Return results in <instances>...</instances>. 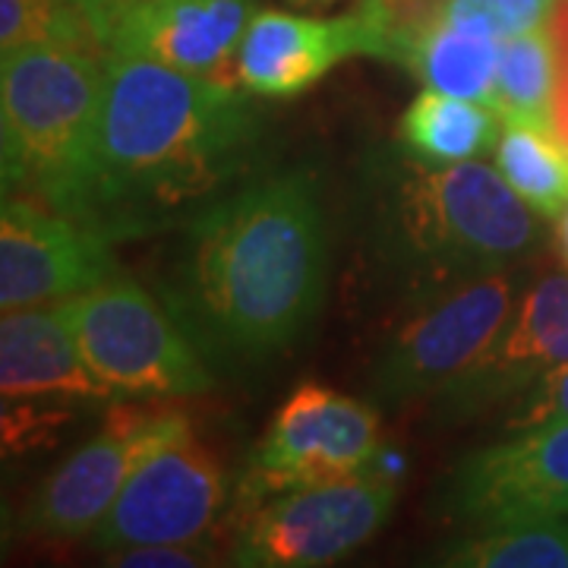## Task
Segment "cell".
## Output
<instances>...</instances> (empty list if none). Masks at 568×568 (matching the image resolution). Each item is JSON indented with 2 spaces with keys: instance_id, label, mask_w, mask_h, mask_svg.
Masks as SVG:
<instances>
[{
  "instance_id": "1",
  "label": "cell",
  "mask_w": 568,
  "mask_h": 568,
  "mask_svg": "<svg viewBox=\"0 0 568 568\" xmlns=\"http://www.w3.org/2000/svg\"><path fill=\"white\" fill-rule=\"evenodd\" d=\"M328 282L320 181L291 168L244 181L186 224L164 306L205 361L253 366L297 345Z\"/></svg>"
},
{
  "instance_id": "2",
  "label": "cell",
  "mask_w": 568,
  "mask_h": 568,
  "mask_svg": "<svg viewBox=\"0 0 568 568\" xmlns=\"http://www.w3.org/2000/svg\"><path fill=\"white\" fill-rule=\"evenodd\" d=\"M263 133V111L241 85L111 51L73 219L121 241L164 227L250 174Z\"/></svg>"
},
{
  "instance_id": "3",
  "label": "cell",
  "mask_w": 568,
  "mask_h": 568,
  "mask_svg": "<svg viewBox=\"0 0 568 568\" xmlns=\"http://www.w3.org/2000/svg\"><path fill=\"white\" fill-rule=\"evenodd\" d=\"M373 250L392 282L424 304L458 284L508 272L544 241L540 219L480 162H398L379 174Z\"/></svg>"
},
{
  "instance_id": "4",
  "label": "cell",
  "mask_w": 568,
  "mask_h": 568,
  "mask_svg": "<svg viewBox=\"0 0 568 568\" xmlns=\"http://www.w3.org/2000/svg\"><path fill=\"white\" fill-rule=\"evenodd\" d=\"M108 54L39 41L3 54V196L77 215L102 111Z\"/></svg>"
},
{
  "instance_id": "5",
  "label": "cell",
  "mask_w": 568,
  "mask_h": 568,
  "mask_svg": "<svg viewBox=\"0 0 568 568\" xmlns=\"http://www.w3.org/2000/svg\"><path fill=\"white\" fill-rule=\"evenodd\" d=\"M89 369L118 395L186 398L215 376L178 316L140 284L108 278L58 304Z\"/></svg>"
},
{
  "instance_id": "6",
  "label": "cell",
  "mask_w": 568,
  "mask_h": 568,
  "mask_svg": "<svg viewBox=\"0 0 568 568\" xmlns=\"http://www.w3.org/2000/svg\"><path fill=\"white\" fill-rule=\"evenodd\" d=\"M398 499L395 477L357 470L351 477L287 489L231 515V562L244 568H316L373 540Z\"/></svg>"
},
{
  "instance_id": "7",
  "label": "cell",
  "mask_w": 568,
  "mask_h": 568,
  "mask_svg": "<svg viewBox=\"0 0 568 568\" xmlns=\"http://www.w3.org/2000/svg\"><path fill=\"white\" fill-rule=\"evenodd\" d=\"M227 506V480L181 410H164L162 429L126 477L89 544L102 552L155 544H200Z\"/></svg>"
},
{
  "instance_id": "8",
  "label": "cell",
  "mask_w": 568,
  "mask_h": 568,
  "mask_svg": "<svg viewBox=\"0 0 568 568\" xmlns=\"http://www.w3.org/2000/svg\"><path fill=\"white\" fill-rule=\"evenodd\" d=\"M511 313L515 282L508 272L474 278L417 304V313L388 338L373 364V398L386 405L436 398L487 354Z\"/></svg>"
},
{
  "instance_id": "9",
  "label": "cell",
  "mask_w": 568,
  "mask_h": 568,
  "mask_svg": "<svg viewBox=\"0 0 568 568\" xmlns=\"http://www.w3.org/2000/svg\"><path fill=\"white\" fill-rule=\"evenodd\" d=\"M379 448L376 407L335 388L301 386L272 417L250 452L237 506L244 508L287 489L316 487L369 467Z\"/></svg>"
},
{
  "instance_id": "10",
  "label": "cell",
  "mask_w": 568,
  "mask_h": 568,
  "mask_svg": "<svg viewBox=\"0 0 568 568\" xmlns=\"http://www.w3.org/2000/svg\"><path fill=\"white\" fill-rule=\"evenodd\" d=\"M436 511L474 530L568 518V420L521 429L452 467Z\"/></svg>"
},
{
  "instance_id": "11",
  "label": "cell",
  "mask_w": 568,
  "mask_h": 568,
  "mask_svg": "<svg viewBox=\"0 0 568 568\" xmlns=\"http://www.w3.org/2000/svg\"><path fill=\"white\" fill-rule=\"evenodd\" d=\"M118 234L26 196L0 209V306H58L111 278Z\"/></svg>"
},
{
  "instance_id": "12",
  "label": "cell",
  "mask_w": 568,
  "mask_h": 568,
  "mask_svg": "<svg viewBox=\"0 0 568 568\" xmlns=\"http://www.w3.org/2000/svg\"><path fill=\"white\" fill-rule=\"evenodd\" d=\"M347 58L395 61V29L373 0L335 20L256 13L241 41L237 77L256 99H294Z\"/></svg>"
},
{
  "instance_id": "13",
  "label": "cell",
  "mask_w": 568,
  "mask_h": 568,
  "mask_svg": "<svg viewBox=\"0 0 568 568\" xmlns=\"http://www.w3.org/2000/svg\"><path fill=\"white\" fill-rule=\"evenodd\" d=\"M164 410L168 407H111L102 429L67 455L29 496L17 518V534L41 540L92 537L142 452L159 436Z\"/></svg>"
},
{
  "instance_id": "14",
  "label": "cell",
  "mask_w": 568,
  "mask_h": 568,
  "mask_svg": "<svg viewBox=\"0 0 568 568\" xmlns=\"http://www.w3.org/2000/svg\"><path fill=\"white\" fill-rule=\"evenodd\" d=\"M562 364H568V275H549L525 294L487 354L448 383L436 402L446 417H474L525 395Z\"/></svg>"
},
{
  "instance_id": "15",
  "label": "cell",
  "mask_w": 568,
  "mask_h": 568,
  "mask_svg": "<svg viewBox=\"0 0 568 568\" xmlns=\"http://www.w3.org/2000/svg\"><path fill=\"white\" fill-rule=\"evenodd\" d=\"M253 17V0H130L111 29V51L241 85L237 54Z\"/></svg>"
},
{
  "instance_id": "16",
  "label": "cell",
  "mask_w": 568,
  "mask_h": 568,
  "mask_svg": "<svg viewBox=\"0 0 568 568\" xmlns=\"http://www.w3.org/2000/svg\"><path fill=\"white\" fill-rule=\"evenodd\" d=\"M3 405L22 402H104L118 395L89 369L58 306L7 310L0 323Z\"/></svg>"
},
{
  "instance_id": "17",
  "label": "cell",
  "mask_w": 568,
  "mask_h": 568,
  "mask_svg": "<svg viewBox=\"0 0 568 568\" xmlns=\"http://www.w3.org/2000/svg\"><path fill=\"white\" fill-rule=\"evenodd\" d=\"M499 54L503 41L474 36L436 17L414 36H407L398 63L407 67L426 89L493 108Z\"/></svg>"
},
{
  "instance_id": "18",
  "label": "cell",
  "mask_w": 568,
  "mask_h": 568,
  "mask_svg": "<svg viewBox=\"0 0 568 568\" xmlns=\"http://www.w3.org/2000/svg\"><path fill=\"white\" fill-rule=\"evenodd\" d=\"M499 133L503 118L489 104L455 99L436 89H424L398 123V140L407 155L426 164L474 162L499 142Z\"/></svg>"
},
{
  "instance_id": "19",
  "label": "cell",
  "mask_w": 568,
  "mask_h": 568,
  "mask_svg": "<svg viewBox=\"0 0 568 568\" xmlns=\"http://www.w3.org/2000/svg\"><path fill=\"white\" fill-rule=\"evenodd\" d=\"M496 168L540 219H559L568 209V142L556 126L503 121Z\"/></svg>"
},
{
  "instance_id": "20",
  "label": "cell",
  "mask_w": 568,
  "mask_h": 568,
  "mask_svg": "<svg viewBox=\"0 0 568 568\" xmlns=\"http://www.w3.org/2000/svg\"><path fill=\"white\" fill-rule=\"evenodd\" d=\"M556 48L547 26L503 41L493 111L503 121H528L556 126Z\"/></svg>"
},
{
  "instance_id": "21",
  "label": "cell",
  "mask_w": 568,
  "mask_h": 568,
  "mask_svg": "<svg viewBox=\"0 0 568 568\" xmlns=\"http://www.w3.org/2000/svg\"><path fill=\"white\" fill-rule=\"evenodd\" d=\"M455 568H568V521L480 530L439 552Z\"/></svg>"
},
{
  "instance_id": "22",
  "label": "cell",
  "mask_w": 568,
  "mask_h": 568,
  "mask_svg": "<svg viewBox=\"0 0 568 568\" xmlns=\"http://www.w3.org/2000/svg\"><path fill=\"white\" fill-rule=\"evenodd\" d=\"M58 41L111 54L108 41L77 0H0V51Z\"/></svg>"
},
{
  "instance_id": "23",
  "label": "cell",
  "mask_w": 568,
  "mask_h": 568,
  "mask_svg": "<svg viewBox=\"0 0 568 568\" xmlns=\"http://www.w3.org/2000/svg\"><path fill=\"white\" fill-rule=\"evenodd\" d=\"M552 13L549 0H443L439 20L484 39L506 41L540 29Z\"/></svg>"
},
{
  "instance_id": "24",
  "label": "cell",
  "mask_w": 568,
  "mask_h": 568,
  "mask_svg": "<svg viewBox=\"0 0 568 568\" xmlns=\"http://www.w3.org/2000/svg\"><path fill=\"white\" fill-rule=\"evenodd\" d=\"M515 417L508 420L511 429H534V426L568 420V364L556 366L552 373L540 376L518 402Z\"/></svg>"
},
{
  "instance_id": "25",
  "label": "cell",
  "mask_w": 568,
  "mask_h": 568,
  "mask_svg": "<svg viewBox=\"0 0 568 568\" xmlns=\"http://www.w3.org/2000/svg\"><path fill=\"white\" fill-rule=\"evenodd\" d=\"M108 562L126 568H196L215 562V556L205 544H155V547H130L111 552Z\"/></svg>"
},
{
  "instance_id": "26",
  "label": "cell",
  "mask_w": 568,
  "mask_h": 568,
  "mask_svg": "<svg viewBox=\"0 0 568 568\" xmlns=\"http://www.w3.org/2000/svg\"><path fill=\"white\" fill-rule=\"evenodd\" d=\"M373 3L386 13V20L392 22V29H395V61H398L402 44L407 41V36H414L420 26H426L429 20H436L443 0H373Z\"/></svg>"
},
{
  "instance_id": "27",
  "label": "cell",
  "mask_w": 568,
  "mask_h": 568,
  "mask_svg": "<svg viewBox=\"0 0 568 568\" xmlns=\"http://www.w3.org/2000/svg\"><path fill=\"white\" fill-rule=\"evenodd\" d=\"M77 3L89 13V20L95 22V29L102 32V39L108 41V48H111V29H114L121 10L126 7V0H77Z\"/></svg>"
},
{
  "instance_id": "28",
  "label": "cell",
  "mask_w": 568,
  "mask_h": 568,
  "mask_svg": "<svg viewBox=\"0 0 568 568\" xmlns=\"http://www.w3.org/2000/svg\"><path fill=\"white\" fill-rule=\"evenodd\" d=\"M556 241H559V253L568 265V209L559 215V227H556Z\"/></svg>"
},
{
  "instance_id": "29",
  "label": "cell",
  "mask_w": 568,
  "mask_h": 568,
  "mask_svg": "<svg viewBox=\"0 0 568 568\" xmlns=\"http://www.w3.org/2000/svg\"><path fill=\"white\" fill-rule=\"evenodd\" d=\"M297 3H313V0H297Z\"/></svg>"
},
{
  "instance_id": "30",
  "label": "cell",
  "mask_w": 568,
  "mask_h": 568,
  "mask_svg": "<svg viewBox=\"0 0 568 568\" xmlns=\"http://www.w3.org/2000/svg\"><path fill=\"white\" fill-rule=\"evenodd\" d=\"M549 3H556V0H549Z\"/></svg>"
},
{
  "instance_id": "31",
  "label": "cell",
  "mask_w": 568,
  "mask_h": 568,
  "mask_svg": "<svg viewBox=\"0 0 568 568\" xmlns=\"http://www.w3.org/2000/svg\"><path fill=\"white\" fill-rule=\"evenodd\" d=\"M126 3H130V0H126Z\"/></svg>"
}]
</instances>
